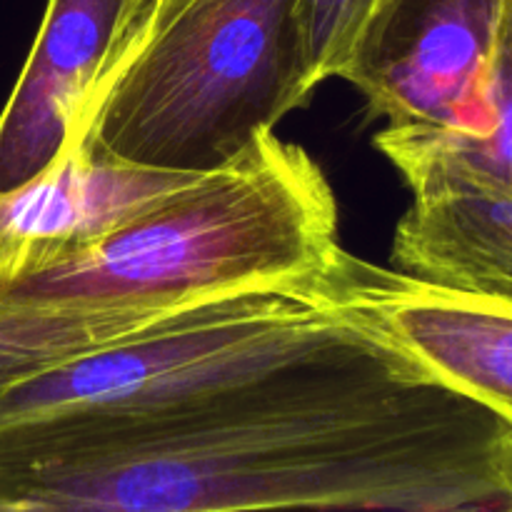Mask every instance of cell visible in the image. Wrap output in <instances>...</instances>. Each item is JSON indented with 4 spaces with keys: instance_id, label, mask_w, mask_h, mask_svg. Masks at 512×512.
<instances>
[{
    "instance_id": "1",
    "label": "cell",
    "mask_w": 512,
    "mask_h": 512,
    "mask_svg": "<svg viewBox=\"0 0 512 512\" xmlns=\"http://www.w3.org/2000/svg\"><path fill=\"white\" fill-rule=\"evenodd\" d=\"M265 508L510 512L512 423L345 318L160 408L0 430V510Z\"/></svg>"
},
{
    "instance_id": "2",
    "label": "cell",
    "mask_w": 512,
    "mask_h": 512,
    "mask_svg": "<svg viewBox=\"0 0 512 512\" xmlns=\"http://www.w3.org/2000/svg\"><path fill=\"white\" fill-rule=\"evenodd\" d=\"M338 248L328 178L303 145L268 130L233 163L203 173L75 258L0 288V303L180 310L310 283Z\"/></svg>"
},
{
    "instance_id": "3",
    "label": "cell",
    "mask_w": 512,
    "mask_h": 512,
    "mask_svg": "<svg viewBox=\"0 0 512 512\" xmlns=\"http://www.w3.org/2000/svg\"><path fill=\"white\" fill-rule=\"evenodd\" d=\"M313 93L298 0H188L110 80L75 140L148 168L210 173Z\"/></svg>"
},
{
    "instance_id": "4",
    "label": "cell",
    "mask_w": 512,
    "mask_h": 512,
    "mask_svg": "<svg viewBox=\"0 0 512 512\" xmlns=\"http://www.w3.org/2000/svg\"><path fill=\"white\" fill-rule=\"evenodd\" d=\"M310 283L223 295L0 383V430L143 413L270 368L343 325Z\"/></svg>"
},
{
    "instance_id": "5",
    "label": "cell",
    "mask_w": 512,
    "mask_h": 512,
    "mask_svg": "<svg viewBox=\"0 0 512 512\" xmlns=\"http://www.w3.org/2000/svg\"><path fill=\"white\" fill-rule=\"evenodd\" d=\"M508 0H380L340 78L393 128L480 133Z\"/></svg>"
},
{
    "instance_id": "6",
    "label": "cell",
    "mask_w": 512,
    "mask_h": 512,
    "mask_svg": "<svg viewBox=\"0 0 512 512\" xmlns=\"http://www.w3.org/2000/svg\"><path fill=\"white\" fill-rule=\"evenodd\" d=\"M313 293L413 360L428 378L512 423V298L470 295L355 258L343 245Z\"/></svg>"
},
{
    "instance_id": "7",
    "label": "cell",
    "mask_w": 512,
    "mask_h": 512,
    "mask_svg": "<svg viewBox=\"0 0 512 512\" xmlns=\"http://www.w3.org/2000/svg\"><path fill=\"white\" fill-rule=\"evenodd\" d=\"M200 175L130 163L75 140L48 168L0 193V288L75 258Z\"/></svg>"
},
{
    "instance_id": "8",
    "label": "cell",
    "mask_w": 512,
    "mask_h": 512,
    "mask_svg": "<svg viewBox=\"0 0 512 512\" xmlns=\"http://www.w3.org/2000/svg\"><path fill=\"white\" fill-rule=\"evenodd\" d=\"M133 0H48L0 113V193L48 168L78 135Z\"/></svg>"
},
{
    "instance_id": "9",
    "label": "cell",
    "mask_w": 512,
    "mask_h": 512,
    "mask_svg": "<svg viewBox=\"0 0 512 512\" xmlns=\"http://www.w3.org/2000/svg\"><path fill=\"white\" fill-rule=\"evenodd\" d=\"M408 188L413 205L393 240L400 273L460 293L512 298V195L445 175Z\"/></svg>"
},
{
    "instance_id": "10",
    "label": "cell",
    "mask_w": 512,
    "mask_h": 512,
    "mask_svg": "<svg viewBox=\"0 0 512 512\" xmlns=\"http://www.w3.org/2000/svg\"><path fill=\"white\" fill-rule=\"evenodd\" d=\"M488 123L480 133L385 125L375 145L405 183L430 175L468 180L512 195V0L505 3L485 88Z\"/></svg>"
},
{
    "instance_id": "11",
    "label": "cell",
    "mask_w": 512,
    "mask_h": 512,
    "mask_svg": "<svg viewBox=\"0 0 512 512\" xmlns=\"http://www.w3.org/2000/svg\"><path fill=\"white\" fill-rule=\"evenodd\" d=\"M380 0H298L305 70L313 90L340 78L360 30Z\"/></svg>"
},
{
    "instance_id": "12",
    "label": "cell",
    "mask_w": 512,
    "mask_h": 512,
    "mask_svg": "<svg viewBox=\"0 0 512 512\" xmlns=\"http://www.w3.org/2000/svg\"><path fill=\"white\" fill-rule=\"evenodd\" d=\"M185 3H188V0H133L128 20H125L123 33H120L118 43H115V48H113V55H110V60H108V68H105L103 78H100L98 88H95L93 98H90V105H88V110H85V118H83V123H80L78 135L83 133L95 100L103 95V90L108 88L110 80H113L115 75L125 68V63H128V60L133 58V55L138 53V50L143 48V45L148 43V40L153 38L160 28H163V25L168 23V20L173 18V15L178 13Z\"/></svg>"
},
{
    "instance_id": "13",
    "label": "cell",
    "mask_w": 512,
    "mask_h": 512,
    "mask_svg": "<svg viewBox=\"0 0 512 512\" xmlns=\"http://www.w3.org/2000/svg\"><path fill=\"white\" fill-rule=\"evenodd\" d=\"M510 512H512V508H510Z\"/></svg>"
}]
</instances>
